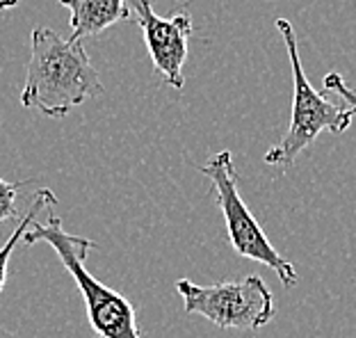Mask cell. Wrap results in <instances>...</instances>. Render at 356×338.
Instances as JSON below:
<instances>
[{
	"instance_id": "cell-4",
	"label": "cell",
	"mask_w": 356,
	"mask_h": 338,
	"mask_svg": "<svg viewBox=\"0 0 356 338\" xmlns=\"http://www.w3.org/2000/svg\"><path fill=\"white\" fill-rule=\"evenodd\" d=\"M199 172L208 176L213 183L217 204H220L224 220H226V231H229L231 247L236 249L240 256H245L249 261H256L261 265H267L270 270L277 272L279 281L286 288L297 286V272L293 263L274 249V245L267 240L263 233L261 224L256 222V217L247 208L238 192V172L233 167V156L231 151H220L208 160L206 165L199 167Z\"/></svg>"
},
{
	"instance_id": "cell-2",
	"label": "cell",
	"mask_w": 356,
	"mask_h": 338,
	"mask_svg": "<svg viewBox=\"0 0 356 338\" xmlns=\"http://www.w3.org/2000/svg\"><path fill=\"white\" fill-rule=\"evenodd\" d=\"M23 243L35 245L46 243L60 256L62 265L78 284L83 293L85 307L89 313V325L99 338H142L137 327V313L133 304L124 295L101 284L92 272L87 270V256L94 243L89 238L74 236L62 227L58 215L48 211L46 224L35 222L23 236Z\"/></svg>"
},
{
	"instance_id": "cell-5",
	"label": "cell",
	"mask_w": 356,
	"mask_h": 338,
	"mask_svg": "<svg viewBox=\"0 0 356 338\" xmlns=\"http://www.w3.org/2000/svg\"><path fill=\"white\" fill-rule=\"evenodd\" d=\"M176 291L188 316H204L222 329H261L274 318L272 293L258 275L213 286L178 279Z\"/></svg>"
},
{
	"instance_id": "cell-7",
	"label": "cell",
	"mask_w": 356,
	"mask_h": 338,
	"mask_svg": "<svg viewBox=\"0 0 356 338\" xmlns=\"http://www.w3.org/2000/svg\"><path fill=\"white\" fill-rule=\"evenodd\" d=\"M71 14V39L83 42L101 35L115 23L131 21L133 12L126 0H60Z\"/></svg>"
},
{
	"instance_id": "cell-8",
	"label": "cell",
	"mask_w": 356,
	"mask_h": 338,
	"mask_svg": "<svg viewBox=\"0 0 356 338\" xmlns=\"http://www.w3.org/2000/svg\"><path fill=\"white\" fill-rule=\"evenodd\" d=\"M53 206H58V197L53 195V190H37L35 197H32V204L28 208V213L23 215V220L19 222V227L14 229V233L10 238L5 240V245L0 247V293H3L5 288V281H7V265H10V259H12V252L14 247L19 245V240L26 236V231L32 227V224L37 222V217L42 211H51Z\"/></svg>"
},
{
	"instance_id": "cell-6",
	"label": "cell",
	"mask_w": 356,
	"mask_h": 338,
	"mask_svg": "<svg viewBox=\"0 0 356 338\" xmlns=\"http://www.w3.org/2000/svg\"><path fill=\"white\" fill-rule=\"evenodd\" d=\"M135 12L156 74L163 76L174 90H183V64L188 60V42L194 30L190 10H181L172 19H163L153 12L151 0H137Z\"/></svg>"
},
{
	"instance_id": "cell-11",
	"label": "cell",
	"mask_w": 356,
	"mask_h": 338,
	"mask_svg": "<svg viewBox=\"0 0 356 338\" xmlns=\"http://www.w3.org/2000/svg\"><path fill=\"white\" fill-rule=\"evenodd\" d=\"M19 3H21V0H0V12L12 10V7H16Z\"/></svg>"
},
{
	"instance_id": "cell-3",
	"label": "cell",
	"mask_w": 356,
	"mask_h": 338,
	"mask_svg": "<svg viewBox=\"0 0 356 338\" xmlns=\"http://www.w3.org/2000/svg\"><path fill=\"white\" fill-rule=\"evenodd\" d=\"M277 28L288 48L290 69H293V117L283 140L265 154L267 165H293L311 144L318 140L322 131L334 135L345 133L352 126L356 117L352 108H343L325 99L320 92L313 90V85L306 78L297 48V35L293 23L288 19H279Z\"/></svg>"
},
{
	"instance_id": "cell-9",
	"label": "cell",
	"mask_w": 356,
	"mask_h": 338,
	"mask_svg": "<svg viewBox=\"0 0 356 338\" xmlns=\"http://www.w3.org/2000/svg\"><path fill=\"white\" fill-rule=\"evenodd\" d=\"M26 183H7L0 179V224L16 215V195Z\"/></svg>"
},
{
	"instance_id": "cell-10",
	"label": "cell",
	"mask_w": 356,
	"mask_h": 338,
	"mask_svg": "<svg viewBox=\"0 0 356 338\" xmlns=\"http://www.w3.org/2000/svg\"><path fill=\"white\" fill-rule=\"evenodd\" d=\"M322 85H325V90H329V92H336L341 99L347 103V108H352L354 110V115H356V92L354 90H350L347 87V83L343 80V76L341 74H336V71H331V74H327L325 76V80H322Z\"/></svg>"
},
{
	"instance_id": "cell-1",
	"label": "cell",
	"mask_w": 356,
	"mask_h": 338,
	"mask_svg": "<svg viewBox=\"0 0 356 338\" xmlns=\"http://www.w3.org/2000/svg\"><path fill=\"white\" fill-rule=\"evenodd\" d=\"M99 71L92 67L80 42L62 39L51 28H35L30 35V62L21 106L62 119L87 99L101 96Z\"/></svg>"
}]
</instances>
